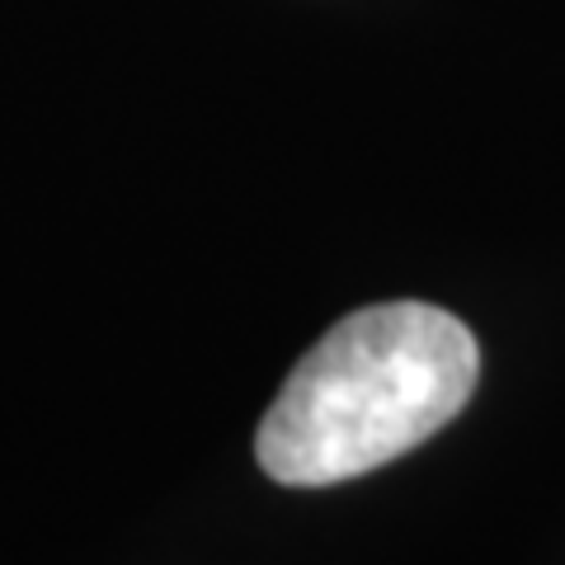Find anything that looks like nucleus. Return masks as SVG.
<instances>
[{"instance_id":"obj_1","label":"nucleus","mask_w":565,"mask_h":565,"mask_svg":"<svg viewBox=\"0 0 565 565\" xmlns=\"http://www.w3.org/2000/svg\"><path fill=\"white\" fill-rule=\"evenodd\" d=\"M481 377L476 334L429 302L349 311L316 340L255 429L259 471L278 486H334L434 438Z\"/></svg>"}]
</instances>
